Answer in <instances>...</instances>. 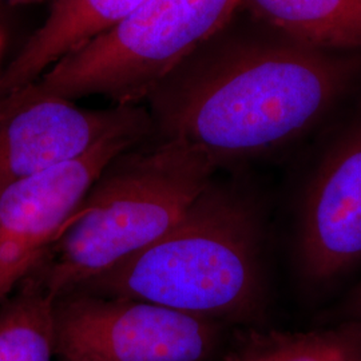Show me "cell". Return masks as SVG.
Returning a JSON list of instances; mask_svg holds the SVG:
<instances>
[{
  "label": "cell",
  "mask_w": 361,
  "mask_h": 361,
  "mask_svg": "<svg viewBox=\"0 0 361 361\" xmlns=\"http://www.w3.org/2000/svg\"><path fill=\"white\" fill-rule=\"evenodd\" d=\"M225 27L146 99L154 137L189 143L219 169L296 142L344 90L338 66L320 50L228 37Z\"/></svg>",
  "instance_id": "1"
},
{
  "label": "cell",
  "mask_w": 361,
  "mask_h": 361,
  "mask_svg": "<svg viewBox=\"0 0 361 361\" xmlns=\"http://www.w3.org/2000/svg\"><path fill=\"white\" fill-rule=\"evenodd\" d=\"M269 245L265 197L214 178L162 238L75 290L149 301L231 328L267 325Z\"/></svg>",
  "instance_id": "2"
},
{
  "label": "cell",
  "mask_w": 361,
  "mask_h": 361,
  "mask_svg": "<svg viewBox=\"0 0 361 361\" xmlns=\"http://www.w3.org/2000/svg\"><path fill=\"white\" fill-rule=\"evenodd\" d=\"M152 138L104 169L25 281L55 300L137 256L178 224L219 168L189 143Z\"/></svg>",
  "instance_id": "3"
},
{
  "label": "cell",
  "mask_w": 361,
  "mask_h": 361,
  "mask_svg": "<svg viewBox=\"0 0 361 361\" xmlns=\"http://www.w3.org/2000/svg\"><path fill=\"white\" fill-rule=\"evenodd\" d=\"M243 0H145L128 18L50 67L38 82L74 101L138 106L169 74L229 25Z\"/></svg>",
  "instance_id": "4"
},
{
  "label": "cell",
  "mask_w": 361,
  "mask_h": 361,
  "mask_svg": "<svg viewBox=\"0 0 361 361\" xmlns=\"http://www.w3.org/2000/svg\"><path fill=\"white\" fill-rule=\"evenodd\" d=\"M233 329L135 298L54 300L56 361H217Z\"/></svg>",
  "instance_id": "5"
},
{
  "label": "cell",
  "mask_w": 361,
  "mask_h": 361,
  "mask_svg": "<svg viewBox=\"0 0 361 361\" xmlns=\"http://www.w3.org/2000/svg\"><path fill=\"white\" fill-rule=\"evenodd\" d=\"M289 261L298 289L314 298L361 267V114L336 133L297 186Z\"/></svg>",
  "instance_id": "6"
},
{
  "label": "cell",
  "mask_w": 361,
  "mask_h": 361,
  "mask_svg": "<svg viewBox=\"0 0 361 361\" xmlns=\"http://www.w3.org/2000/svg\"><path fill=\"white\" fill-rule=\"evenodd\" d=\"M152 135L153 126L121 131L75 159L0 189V304L35 269L104 169Z\"/></svg>",
  "instance_id": "7"
},
{
  "label": "cell",
  "mask_w": 361,
  "mask_h": 361,
  "mask_svg": "<svg viewBox=\"0 0 361 361\" xmlns=\"http://www.w3.org/2000/svg\"><path fill=\"white\" fill-rule=\"evenodd\" d=\"M153 126L141 106L82 109L38 80L0 92V189L87 153L121 131Z\"/></svg>",
  "instance_id": "8"
},
{
  "label": "cell",
  "mask_w": 361,
  "mask_h": 361,
  "mask_svg": "<svg viewBox=\"0 0 361 361\" xmlns=\"http://www.w3.org/2000/svg\"><path fill=\"white\" fill-rule=\"evenodd\" d=\"M145 0H52L49 16L0 77V92L38 80L50 67L128 18Z\"/></svg>",
  "instance_id": "9"
},
{
  "label": "cell",
  "mask_w": 361,
  "mask_h": 361,
  "mask_svg": "<svg viewBox=\"0 0 361 361\" xmlns=\"http://www.w3.org/2000/svg\"><path fill=\"white\" fill-rule=\"evenodd\" d=\"M217 361H361V323L281 331L234 328Z\"/></svg>",
  "instance_id": "10"
},
{
  "label": "cell",
  "mask_w": 361,
  "mask_h": 361,
  "mask_svg": "<svg viewBox=\"0 0 361 361\" xmlns=\"http://www.w3.org/2000/svg\"><path fill=\"white\" fill-rule=\"evenodd\" d=\"M243 7L312 49H361V0H243Z\"/></svg>",
  "instance_id": "11"
},
{
  "label": "cell",
  "mask_w": 361,
  "mask_h": 361,
  "mask_svg": "<svg viewBox=\"0 0 361 361\" xmlns=\"http://www.w3.org/2000/svg\"><path fill=\"white\" fill-rule=\"evenodd\" d=\"M0 361H56L54 298L30 281L0 304Z\"/></svg>",
  "instance_id": "12"
},
{
  "label": "cell",
  "mask_w": 361,
  "mask_h": 361,
  "mask_svg": "<svg viewBox=\"0 0 361 361\" xmlns=\"http://www.w3.org/2000/svg\"><path fill=\"white\" fill-rule=\"evenodd\" d=\"M319 325H332L338 323H361V280L353 285L348 292L323 310L317 317Z\"/></svg>",
  "instance_id": "13"
},
{
  "label": "cell",
  "mask_w": 361,
  "mask_h": 361,
  "mask_svg": "<svg viewBox=\"0 0 361 361\" xmlns=\"http://www.w3.org/2000/svg\"><path fill=\"white\" fill-rule=\"evenodd\" d=\"M6 1H10L13 4H28V3H39L44 0H6Z\"/></svg>",
  "instance_id": "14"
}]
</instances>
